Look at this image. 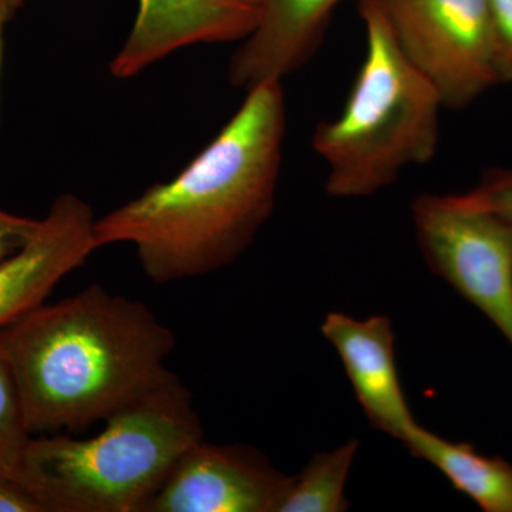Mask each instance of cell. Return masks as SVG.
Instances as JSON below:
<instances>
[{"instance_id":"cell-1","label":"cell","mask_w":512,"mask_h":512,"mask_svg":"<svg viewBox=\"0 0 512 512\" xmlns=\"http://www.w3.org/2000/svg\"><path fill=\"white\" fill-rule=\"evenodd\" d=\"M285 131L282 82L252 87L218 136L173 180L96 220L97 249L134 245L156 284L232 264L274 211Z\"/></svg>"},{"instance_id":"cell-2","label":"cell","mask_w":512,"mask_h":512,"mask_svg":"<svg viewBox=\"0 0 512 512\" xmlns=\"http://www.w3.org/2000/svg\"><path fill=\"white\" fill-rule=\"evenodd\" d=\"M173 330L146 303L94 284L0 330L30 433H79L173 379Z\"/></svg>"},{"instance_id":"cell-3","label":"cell","mask_w":512,"mask_h":512,"mask_svg":"<svg viewBox=\"0 0 512 512\" xmlns=\"http://www.w3.org/2000/svg\"><path fill=\"white\" fill-rule=\"evenodd\" d=\"M104 423L86 440H29L19 481L45 512H146L178 458L204 439L192 394L178 376Z\"/></svg>"},{"instance_id":"cell-4","label":"cell","mask_w":512,"mask_h":512,"mask_svg":"<svg viewBox=\"0 0 512 512\" xmlns=\"http://www.w3.org/2000/svg\"><path fill=\"white\" fill-rule=\"evenodd\" d=\"M366 55L336 119L316 127L312 146L328 165L325 188L338 198L369 197L406 168L430 163L439 146L437 90L410 63L379 9L357 0Z\"/></svg>"},{"instance_id":"cell-5","label":"cell","mask_w":512,"mask_h":512,"mask_svg":"<svg viewBox=\"0 0 512 512\" xmlns=\"http://www.w3.org/2000/svg\"><path fill=\"white\" fill-rule=\"evenodd\" d=\"M412 212L431 271L480 309L512 346V224L464 195H419Z\"/></svg>"},{"instance_id":"cell-6","label":"cell","mask_w":512,"mask_h":512,"mask_svg":"<svg viewBox=\"0 0 512 512\" xmlns=\"http://www.w3.org/2000/svg\"><path fill=\"white\" fill-rule=\"evenodd\" d=\"M397 45L439 93L463 109L500 82L487 0H369Z\"/></svg>"},{"instance_id":"cell-7","label":"cell","mask_w":512,"mask_h":512,"mask_svg":"<svg viewBox=\"0 0 512 512\" xmlns=\"http://www.w3.org/2000/svg\"><path fill=\"white\" fill-rule=\"evenodd\" d=\"M293 477L255 448L202 439L178 458L146 512H279Z\"/></svg>"},{"instance_id":"cell-8","label":"cell","mask_w":512,"mask_h":512,"mask_svg":"<svg viewBox=\"0 0 512 512\" xmlns=\"http://www.w3.org/2000/svg\"><path fill=\"white\" fill-rule=\"evenodd\" d=\"M262 0H138L133 29L111 59L116 79H133L184 47L245 40Z\"/></svg>"},{"instance_id":"cell-9","label":"cell","mask_w":512,"mask_h":512,"mask_svg":"<svg viewBox=\"0 0 512 512\" xmlns=\"http://www.w3.org/2000/svg\"><path fill=\"white\" fill-rule=\"evenodd\" d=\"M94 212L73 194L53 201L25 245L0 262V330L42 305L96 251Z\"/></svg>"},{"instance_id":"cell-10","label":"cell","mask_w":512,"mask_h":512,"mask_svg":"<svg viewBox=\"0 0 512 512\" xmlns=\"http://www.w3.org/2000/svg\"><path fill=\"white\" fill-rule=\"evenodd\" d=\"M322 333L339 353L370 424L404 443L419 424L400 383L390 319L357 320L333 312L322 323Z\"/></svg>"},{"instance_id":"cell-11","label":"cell","mask_w":512,"mask_h":512,"mask_svg":"<svg viewBox=\"0 0 512 512\" xmlns=\"http://www.w3.org/2000/svg\"><path fill=\"white\" fill-rule=\"evenodd\" d=\"M340 2L262 0L258 25L229 62V84L248 92L298 72L318 52Z\"/></svg>"},{"instance_id":"cell-12","label":"cell","mask_w":512,"mask_h":512,"mask_svg":"<svg viewBox=\"0 0 512 512\" xmlns=\"http://www.w3.org/2000/svg\"><path fill=\"white\" fill-rule=\"evenodd\" d=\"M410 454L446 476L485 512H512V464L487 457L467 443H453L417 426L404 441Z\"/></svg>"},{"instance_id":"cell-13","label":"cell","mask_w":512,"mask_h":512,"mask_svg":"<svg viewBox=\"0 0 512 512\" xmlns=\"http://www.w3.org/2000/svg\"><path fill=\"white\" fill-rule=\"evenodd\" d=\"M357 448L359 441L350 440L336 450L316 453L302 473L293 477L279 512L348 511L345 485Z\"/></svg>"},{"instance_id":"cell-14","label":"cell","mask_w":512,"mask_h":512,"mask_svg":"<svg viewBox=\"0 0 512 512\" xmlns=\"http://www.w3.org/2000/svg\"><path fill=\"white\" fill-rule=\"evenodd\" d=\"M32 436L15 376L0 352V476L19 481L20 463Z\"/></svg>"},{"instance_id":"cell-15","label":"cell","mask_w":512,"mask_h":512,"mask_svg":"<svg viewBox=\"0 0 512 512\" xmlns=\"http://www.w3.org/2000/svg\"><path fill=\"white\" fill-rule=\"evenodd\" d=\"M464 198L512 224V168L488 171L480 184L464 194Z\"/></svg>"},{"instance_id":"cell-16","label":"cell","mask_w":512,"mask_h":512,"mask_svg":"<svg viewBox=\"0 0 512 512\" xmlns=\"http://www.w3.org/2000/svg\"><path fill=\"white\" fill-rule=\"evenodd\" d=\"M500 82H512V0H487Z\"/></svg>"},{"instance_id":"cell-17","label":"cell","mask_w":512,"mask_h":512,"mask_svg":"<svg viewBox=\"0 0 512 512\" xmlns=\"http://www.w3.org/2000/svg\"><path fill=\"white\" fill-rule=\"evenodd\" d=\"M39 220L0 210V262L18 252L32 237Z\"/></svg>"},{"instance_id":"cell-18","label":"cell","mask_w":512,"mask_h":512,"mask_svg":"<svg viewBox=\"0 0 512 512\" xmlns=\"http://www.w3.org/2000/svg\"><path fill=\"white\" fill-rule=\"evenodd\" d=\"M0 512H45L25 485L0 476Z\"/></svg>"},{"instance_id":"cell-19","label":"cell","mask_w":512,"mask_h":512,"mask_svg":"<svg viewBox=\"0 0 512 512\" xmlns=\"http://www.w3.org/2000/svg\"><path fill=\"white\" fill-rule=\"evenodd\" d=\"M28 0H0V77H2L3 53H5L6 28Z\"/></svg>"}]
</instances>
